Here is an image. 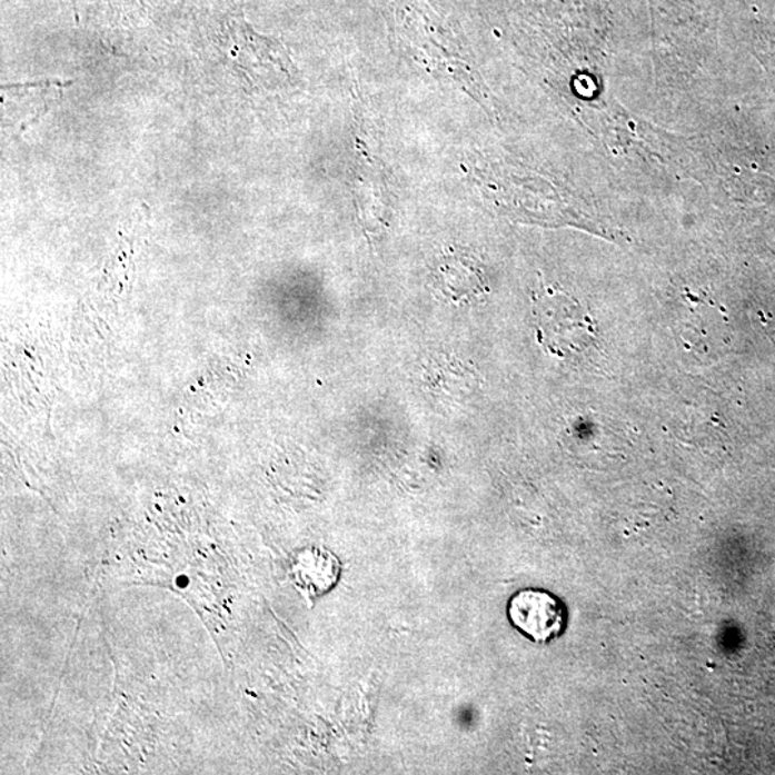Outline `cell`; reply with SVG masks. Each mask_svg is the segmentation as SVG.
Instances as JSON below:
<instances>
[{
  "instance_id": "cell-1",
  "label": "cell",
  "mask_w": 775,
  "mask_h": 775,
  "mask_svg": "<svg viewBox=\"0 0 775 775\" xmlns=\"http://www.w3.org/2000/svg\"><path fill=\"white\" fill-rule=\"evenodd\" d=\"M533 318L537 340L556 357L585 352L597 338L594 318L576 299L559 289L545 288L535 295Z\"/></svg>"
},
{
  "instance_id": "cell-2",
  "label": "cell",
  "mask_w": 775,
  "mask_h": 775,
  "mask_svg": "<svg viewBox=\"0 0 775 775\" xmlns=\"http://www.w3.org/2000/svg\"><path fill=\"white\" fill-rule=\"evenodd\" d=\"M507 615L511 625L536 644H550L563 635L567 625V610L559 597L535 587L511 596Z\"/></svg>"
},
{
  "instance_id": "cell-3",
  "label": "cell",
  "mask_w": 775,
  "mask_h": 775,
  "mask_svg": "<svg viewBox=\"0 0 775 775\" xmlns=\"http://www.w3.org/2000/svg\"><path fill=\"white\" fill-rule=\"evenodd\" d=\"M439 294L454 305H466L488 294L486 276L466 251H451L439 259L433 274Z\"/></svg>"
},
{
  "instance_id": "cell-4",
  "label": "cell",
  "mask_w": 775,
  "mask_h": 775,
  "mask_svg": "<svg viewBox=\"0 0 775 775\" xmlns=\"http://www.w3.org/2000/svg\"><path fill=\"white\" fill-rule=\"evenodd\" d=\"M424 388L446 401H463L477 387V375L467 364L448 355H437L423 365Z\"/></svg>"
},
{
  "instance_id": "cell-5",
  "label": "cell",
  "mask_w": 775,
  "mask_h": 775,
  "mask_svg": "<svg viewBox=\"0 0 775 775\" xmlns=\"http://www.w3.org/2000/svg\"><path fill=\"white\" fill-rule=\"evenodd\" d=\"M294 570L295 574L298 575L299 584L306 585L308 589L315 590V574H318L325 590H329L339 579L340 565L332 553L326 550H308L299 557Z\"/></svg>"
},
{
  "instance_id": "cell-6",
  "label": "cell",
  "mask_w": 775,
  "mask_h": 775,
  "mask_svg": "<svg viewBox=\"0 0 775 775\" xmlns=\"http://www.w3.org/2000/svg\"><path fill=\"white\" fill-rule=\"evenodd\" d=\"M72 82H61L58 79H47V81H38L31 83H9V86H2V90H23V88H41L49 86H71Z\"/></svg>"
}]
</instances>
